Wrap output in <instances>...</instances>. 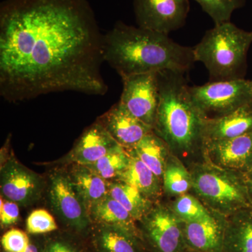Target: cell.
<instances>
[{
	"instance_id": "6da1fadb",
	"label": "cell",
	"mask_w": 252,
	"mask_h": 252,
	"mask_svg": "<svg viewBox=\"0 0 252 252\" xmlns=\"http://www.w3.org/2000/svg\"><path fill=\"white\" fill-rule=\"evenodd\" d=\"M103 35L86 0H5L0 6V94L104 95Z\"/></svg>"
},
{
	"instance_id": "7a4b0ae2",
	"label": "cell",
	"mask_w": 252,
	"mask_h": 252,
	"mask_svg": "<svg viewBox=\"0 0 252 252\" xmlns=\"http://www.w3.org/2000/svg\"><path fill=\"white\" fill-rule=\"evenodd\" d=\"M104 61L122 79L172 70L187 73L195 62L193 47L181 45L168 34L118 21L103 36Z\"/></svg>"
},
{
	"instance_id": "3957f363",
	"label": "cell",
	"mask_w": 252,
	"mask_h": 252,
	"mask_svg": "<svg viewBox=\"0 0 252 252\" xmlns=\"http://www.w3.org/2000/svg\"><path fill=\"white\" fill-rule=\"evenodd\" d=\"M185 73L158 72L159 103L153 130L182 159L202 155L206 118L194 104Z\"/></svg>"
},
{
	"instance_id": "277c9868",
	"label": "cell",
	"mask_w": 252,
	"mask_h": 252,
	"mask_svg": "<svg viewBox=\"0 0 252 252\" xmlns=\"http://www.w3.org/2000/svg\"><path fill=\"white\" fill-rule=\"evenodd\" d=\"M252 44V31H244L231 22L215 25L193 47L195 62L203 63L210 81L244 79L247 57Z\"/></svg>"
},
{
	"instance_id": "5b68a950",
	"label": "cell",
	"mask_w": 252,
	"mask_h": 252,
	"mask_svg": "<svg viewBox=\"0 0 252 252\" xmlns=\"http://www.w3.org/2000/svg\"><path fill=\"white\" fill-rule=\"evenodd\" d=\"M192 191L210 211L225 217L252 209L243 172L227 170L203 160L189 167Z\"/></svg>"
},
{
	"instance_id": "8992f818",
	"label": "cell",
	"mask_w": 252,
	"mask_h": 252,
	"mask_svg": "<svg viewBox=\"0 0 252 252\" xmlns=\"http://www.w3.org/2000/svg\"><path fill=\"white\" fill-rule=\"evenodd\" d=\"M189 92L207 119L223 117L252 102V83L245 79L189 86Z\"/></svg>"
},
{
	"instance_id": "52a82bcc",
	"label": "cell",
	"mask_w": 252,
	"mask_h": 252,
	"mask_svg": "<svg viewBox=\"0 0 252 252\" xmlns=\"http://www.w3.org/2000/svg\"><path fill=\"white\" fill-rule=\"evenodd\" d=\"M144 235L157 252H182L186 246L184 223L170 205L155 203L140 220Z\"/></svg>"
},
{
	"instance_id": "ba28073f",
	"label": "cell",
	"mask_w": 252,
	"mask_h": 252,
	"mask_svg": "<svg viewBox=\"0 0 252 252\" xmlns=\"http://www.w3.org/2000/svg\"><path fill=\"white\" fill-rule=\"evenodd\" d=\"M138 27L169 34L185 26L190 10L189 0H133Z\"/></svg>"
},
{
	"instance_id": "9c48e42d",
	"label": "cell",
	"mask_w": 252,
	"mask_h": 252,
	"mask_svg": "<svg viewBox=\"0 0 252 252\" xmlns=\"http://www.w3.org/2000/svg\"><path fill=\"white\" fill-rule=\"evenodd\" d=\"M122 81L119 102L134 117L154 127L159 103L158 72L135 74Z\"/></svg>"
},
{
	"instance_id": "30bf717a",
	"label": "cell",
	"mask_w": 252,
	"mask_h": 252,
	"mask_svg": "<svg viewBox=\"0 0 252 252\" xmlns=\"http://www.w3.org/2000/svg\"><path fill=\"white\" fill-rule=\"evenodd\" d=\"M0 180L1 197L22 206L37 201L44 189L40 176L14 158H11L1 167Z\"/></svg>"
},
{
	"instance_id": "8fae6325",
	"label": "cell",
	"mask_w": 252,
	"mask_h": 252,
	"mask_svg": "<svg viewBox=\"0 0 252 252\" xmlns=\"http://www.w3.org/2000/svg\"><path fill=\"white\" fill-rule=\"evenodd\" d=\"M50 203L66 223L77 230L89 226V212L74 189L70 177L64 172H55L50 177Z\"/></svg>"
},
{
	"instance_id": "7c38bea8",
	"label": "cell",
	"mask_w": 252,
	"mask_h": 252,
	"mask_svg": "<svg viewBox=\"0 0 252 252\" xmlns=\"http://www.w3.org/2000/svg\"><path fill=\"white\" fill-rule=\"evenodd\" d=\"M201 156L205 161L222 168L246 172L252 166V132L204 144Z\"/></svg>"
},
{
	"instance_id": "4fadbf2b",
	"label": "cell",
	"mask_w": 252,
	"mask_h": 252,
	"mask_svg": "<svg viewBox=\"0 0 252 252\" xmlns=\"http://www.w3.org/2000/svg\"><path fill=\"white\" fill-rule=\"evenodd\" d=\"M227 217L211 212L203 220L185 223L186 245L199 252H223Z\"/></svg>"
},
{
	"instance_id": "5bb4252c",
	"label": "cell",
	"mask_w": 252,
	"mask_h": 252,
	"mask_svg": "<svg viewBox=\"0 0 252 252\" xmlns=\"http://www.w3.org/2000/svg\"><path fill=\"white\" fill-rule=\"evenodd\" d=\"M97 120L126 151L134 148L153 130V127L134 117L119 102Z\"/></svg>"
},
{
	"instance_id": "9a60e30c",
	"label": "cell",
	"mask_w": 252,
	"mask_h": 252,
	"mask_svg": "<svg viewBox=\"0 0 252 252\" xmlns=\"http://www.w3.org/2000/svg\"><path fill=\"white\" fill-rule=\"evenodd\" d=\"M120 145L97 120L81 135L68 155V160L80 165H90Z\"/></svg>"
},
{
	"instance_id": "2e32d148",
	"label": "cell",
	"mask_w": 252,
	"mask_h": 252,
	"mask_svg": "<svg viewBox=\"0 0 252 252\" xmlns=\"http://www.w3.org/2000/svg\"><path fill=\"white\" fill-rule=\"evenodd\" d=\"M250 132H252V102L223 117L206 119L203 128V145Z\"/></svg>"
},
{
	"instance_id": "e0dca14e",
	"label": "cell",
	"mask_w": 252,
	"mask_h": 252,
	"mask_svg": "<svg viewBox=\"0 0 252 252\" xmlns=\"http://www.w3.org/2000/svg\"><path fill=\"white\" fill-rule=\"evenodd\" d=\"M69 175L89 214L93 207L109 195L110 182L85 165L75 164Z\"/></svg>"
},
{
	"instance_id": "ac0fdd59",
	"label": "cell",
	"mask_w": 252,
	"mask_h": 252,
	"mask_svg": "<svg viewBox=\"0 0 252 252\" xmlns=\"http://www.w3.org/2000/svg\"><path fill=\"white\" fill-rule=\"evenodd\" d=\"M127 153L130 156L128 165L117 180L135 187L155 203L163 192L162 179L156 175L135 154L130 152Z\"/></svg>"
},
{
	"instance_id": "d6986e66",
	"label": "cell",
	"mask_w": 252,
	"mask_h": 252,
	"mask_svg": "<svg viewBox=\"0 0 252 252\" xmlns=\"http://www.w3.org/2000/svg\"><path fill=\"white\" fill-rule=\"evenodd\" d=\"M89 216L91 220H95L101 225L120 228L138 237L136 220L119 202L109 195L91 209Z\"/></svg>"
},
{
	"instance_id": "ffe728a7",
	"label": "cell",
	"mask_w": 252,
	"mask_h": 252,
	"mask_svg": "<svg viewBox=\"0 0 252 252\" xmlns=\"http://www.w3.org/2000/svg\"><path fill=\"white\" fill-rule=\"evenodd\" d=\"M223 252H252V209L227 217Z\"/></svg>"
},
{
	"instance_id": "44dd1931",
	"label": "cell",
	"mask_w": 252,
	"mask_h": 252,
	"mask_svg": "<svg viewBox=\"0 0 252 252\" xmlns=\"http://www.w3.org/2000/svg\"><path fill=\"white\" fill-rule=\"evenodd\" d=\"M140 160L162 179L170 152L168 146L154 130L144 136L134 148L127 151Z\"/></svg>"
},
{
	"instance_id": "7402d4cb",
	"label": "cell",
	"mask_w": 252,
	"mask_h": 252,
	"mask_svg": "<svg viewBox=\"0 0 252 252\" xmlns=\"http://www.w3.org/2000/svg\"><path fill=\"white\" fill-rule=\"evenodd\" d=\"M109 195L119 202L136 221H140L155 204L135 187L119 180L110 182Z\"/></svg>"
},
{
	"instance_id": "603a6c76",
	"label": "cell",
	"mask_w": 252,
	"mask_h": 252,
	"mask_svg": "<svg viewBox=\"0 0 252 252\" xmlns=\"http://www.w3.org/2000/svg\"><path fill=\"white\" fill-rule=\"evenodd\" d=\"M162 181L163 192L169 196L176 198L189 193L192 189L190 170L182 159L171 153L167 158Z\"/></svg>"
},
{
	"instance_id": "cb8c5ba5",
	"label": "cell",
	"mask_w": 252,
	"mask_h": 252,
	"mask_svg": "<svg viewBox=\"0 0 252 252\" xmlns=\"http://www.w3.org/2000/svg\"><path fill=\"white\" fill-rule=\"evenodd\" d=\"M137 237L120 228L101 225L94 243L99 252H140Z\"/></svg>"
},
{
	"instance_id": "d4e9b609",
	"label": "cell",
	"mask_w": 252,
	"mask_h": 252,
	"mask_svg": "<svg viewBox=\"0 0 252 252\" xmlns=\"http://www.w3.org/2000/svg\"><path fill=\"white\" fill-rule=\"evenodd\" d=\"M130 156L122 146L109 152L94 163L87 165L104 180L112 182L118 180L128 165Z\"/></svg>"
},
{
	"instance_id": "484cf974",
	"label": "cell",
	"mask_w": 252,
	"mask_h": 252,
	"mask_svg": "<svg viewBox=\"0 0 252 252\" xmlns=\"http://www.w3.org/2000/svg\"><path fill=\"white\" fill-rule=\"evenodd\" d=\"M170 206L184 223L203 220L211 213L195 195L189 193L176 197Z\"/></svg>"
},
{
	"instance_id": "4316f807",
	"label": "cell",
	"mask_w": 252,
	"mask_h": 252,
	"mask_svg": "<svg viewBox=\"0 0 252 252\" xmlns=\"http://www.w3.org/2000/svg\"><path fill=\"white\" fill-rule=\"evenodd\" d=\"M206 13L215 25L230 22L235 10L245 4V0H194Z\"/></svg>"
},
{
	"instance_id": "83f0119b",
	"label": "cell",
	"mask_w": 252,
	"mask_h": 252,
	"mask_svg": "<svg viewBox=\"0 0 252 252\" xmlns=\"http://www.w3.org/2000/svg\"><path fill=\"white\" fill-rule=\"evenodd\" d=\"M26 229L33 235L44 234L58 229L57 223L52 215L45 210L32 212L26 220Z\"/></svg>"
},
{
	"instance_id": "f1b7e54d",
	"label": "cell",
	"mask_w": 252,
	"mask_h": 252,
	"mask_svg": "<svg viewBox=\"0 0 252 252\" xmlns=\"http://www.w3.org/2000/svg\"><path fill=\"white\" fill-rule=\"evenodd\" d=\"M31 243L28 235L23 230L13 228L8 230L1 239L5 252H23Z\"/></svg>"
},
{
	"instance_id": "f546056e",
	"label": "cell",
	"mask_w": 252,
	"mask_h": 252,
	"mask_svg": "<svg viewBox=\"0 0 252 252\" xmlns=\"http://www.w3.org/2000/svg\"><path fill=\"white\" fill-rule=\"evenodd\" d=\"M19 205L1 197L0 200V223L1 227H8L17 223L19 220Z\"/></svg>"
},
{
	"instance_id": "4dcf8cb0",
	"label": "cell",
	"mask_w": 252,
	"mask_h": 252,
	"mask_svg": "<svg viewBox=\"0 0 252 252\" xmlns=\"http://www.w3.org/2000/svg\"><path fill=\"white\" fill-rule=\"evenodd\" d=\"M42 252H79L70 244L63 240H53L48 243Z\"/></svg>"
},
{
	"instance_id": "1f68e13d",
	"label": "cell",
	"mask_w": 252,
	"mask_h": 252,
	"mask_svg": "<svg viewBox=\"0 0 252 252\" xmlns=\"http://www.w3.org/2000/svg\"><path fill=\"white\" fill-rule=\"evenodd\" d=\"M243 173L245 182H246L247 188H248L249 196H250L252 207V166Z\"/></svg>"
},
{
	"instance_id": "d6a6232c",
	"label": "cell",
	"mask_w": 252,
	"mask_h": 252,
	"mask_svg": "<svg viewBox=\"0 0 252 252\" xmlns=\"http://www.w3.org/2000/svg\"><path fill=\"white\" fill-rule=\"evenodd\" d=\"M23 252H41L40 250H39V248H38L37 245H36L35 244L31 243H30L29 246L28 247V248L26 249Z\"/></svg>"
},
{
	"instance_id": "836d02e7",
	"label": "cell",
	"mask_w": 252,
	"mask_h": 252,
	"mask_svg": "<svg viewBox=\"0 0 252 252\" xmlns=\"http://www.w3.org/2000/svg\"><path fill=\"white\" fill-rule=\"evenodd\" d=\"M251 83H252V81H251Z\"/></svg>"
}]
</instances>
